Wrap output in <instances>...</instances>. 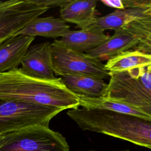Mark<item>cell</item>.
<instances>
[{
    "instance_id": "10",
    "label": "cell",
    "mask_w": 151,
    "mask_h": 151,
    "mask_svg": "<svg viewBox=\"0 0 151 151\" xmlns=\"http://www.w3.org/2000/svg\"><path fill=\"white\" fill-rule=\"evenodd\" d=\"M138 36L125 27L114 31L104 43L86 53L100 61L109 60L126 51L133 49L140 42Z\"/></svg>"
},
{
    "instance_id": "2",
    "label": "cell",
    "mask_w": 151,
    "mask_h": 151,
    "mask_svg": "<svg viewBox=\"0 0 151 151\" xmlns=\"http://www.w3.org/2000/svg\"><path fill=\"white\" fill-rule=\"evenodd\" d=\"M67 114L83 130L110 136L151 150V120L85 108L70 109Z\"/></svg>"
},
{
    "instance_id": "9",
    "label": "cell",
    "mask_w": 151,
    "mask_h": 151,
    "mask_svg": "<svg viewBox=\"0 0 151 151\" xmlns=\"http://www.w3.org/2000/svg\"><path fill=\"white\" fill-rule=\"evenodd\" d=\"M151 17V6L116 9L106 15L97 17L85 29L104 32L106 30L114 31L129 24Z\"/></svg>"
},
{
    "instance_id": "18",
    "label": "cell",
    "mask_w": 151,
    "mask_h": 151,
    "mask_svg": "<svg viewBox=\"0 0 151 151\" xmlns=\"http://www.w3.org/2000/svg\"><path fill=\"white\" fill-rule=\"evenodd\" d=\"M125 27L140 40L138 45L133 50L151 55V17L135 21Z\"/></svg>"
},
{
    "instance_id": "7",
    "label": "cell",
    "mask_w": 151,
    "mask_h": 151,
    "mask_svg": "<svg viewBox=\"0 0 151 151\" xmlns=\"http://www.w3.org/2000/svg\"><path fill=\"white\" fill-rule=\"evenodd\" d=\"M49 8L32 0L0 1V44L14 36Z\"/></svg>"
},
{
    "instance_id": "16",
    "label": "cell",
    "mask_w": 151,
    "mask_h": 151,
    "mask_svg": "<svg viewBox=\"0 0 151 151\" xmlns=\"http://www.w3.org/2000/svg\"><path fill=\"white\" fill-rule=\"evenodd\" d=\"M61 80L65 87L77 96L103 97L108 86L103 79L90 76H65Z\"/></svg>"
},
{
    "instance_id": "1",
    "label": "cell",
    "mask_w": 151,
    "mask_h": 151,
    "mask_svg": "<svg viewBox=\"0 0 151 151\" xmlns=\"http://www.w3.org/2000/svg\"><path fill=\"white\" fill-rule=\"evenodd\" d=\"M0 99L62 109L79 108L78 97L61 77L44 80L23 73L20 68L0 74Z\"/></svg>"
},
{
    "instance_id": "5",
    "label": "cell",
    "mask_w": 151,
    "mask_h": 151,
    "mask_svg": "<svg viewBox=\"0 0 151 151\" xmlns=\"http://www.w3.org/2000/svg\"><path fill=\"white\" fill-rule=\"evenodd\" d=\"M62 109L0 99V136L34 125L49 127Z\"/></svg>"
},
{
    "instance_id": "22",
    "label": "cell",
    "mask_w": 151,
    "mask_h": 151,
    "mask_svg": "<svg viewBox=\"0 0 151 151\" xmlns=\"http://www.w3.org/2000/svg\"><path fill=\"white\" fill-rule=\"evenodd\" d=\"M147 69L148 72H149V73H150V74L151 75V66H150V67H147Z\"/></svg>"
},
{
    "instance_id": "6",
    "label": "cell",
    "mask_w": 151,
    "mask_h": 151,
    "mask_svg": "<svg viewBox=\"0 0 151 151\" xmlns=\"http://www.w3.org/2000/svg\"><path fill=\"white\" fill-rule=\"evenodd\" d=\"M51 54L54 72L57 76H84L101 79L110 76L101 61L54 41L51 44Z\"/></svg>"
},
{
    "instance_id": "19",
    "label": "cell",
    "mask_w": 151,
    "mask_h": 151,
    "mask_svg": "<svg viewBox=\"0 0 151 151\" xmlns=\"http://www.w3.org/2000/svg\"><path fill=\"white\" fill-rule=\"evenodd\" d=\"M124 8H142L151 6V0H124Z\"/></svg>"
},
{
    "instance_id": "14",
    "label": "cell",
    "mask_w": 151,
    "mask_h": 151,
    "mask_svg": "<svg viewBox=\"0 0 151 151\" xmlns=\"http://www.w3.org/2000/svg\"><path fill=\"white\" fill-rule=\"evenodd\" d=\"M70 31V26L61 18L37 17L31 21L14 36L25 35L57 38L64 36Z\"/></svg>"
},
{
    "instance_id": "17",
    "label": "cell",
    "mask_w": 151,
    "mask_h": 151,
    "mask_svg": "<svg viewBox=\"0 0 151 151\" xmlns=\"http://www.w3.org/2000/svg\"><path fill=\"white\" fill-rule=\"evenodd\" d=\"M151 66V55L136 50H130L107 60L104 64L109 75L137 68Z\"/></svg>"
},
{
    "instance_id": "12",
    "label": "cell",
    "mask_w": 151,
    "mask_h": 151,
    "mask_svg": "<svg viewBox=\"0 0 151 151\" xmlns=\"http://www.w3.org/2000/svg\"><path fill=\"white\" fill-rule=\"evenodd\" d=\"M96 6L97 1L94 0H68L60 7V18L65 22L76 24L80 29H84L97 18Z\"/></svg>"
},
{
    "instance_id": "8",
    "label": "cell",
    "mask_w": 151,
    "mask_h": 151,
    "mask_svg": "<svg viewBox=\"0 0 151 151\" xmlns=\"http://www.w3.org/2000/svg\"><path fill=\"white\" fill-rule=\"evenodd\" d=\"M20 70L23 73L35 78L44 80L55 78L51 44L45 42L30 47L22 61Z\"/></svg>"
},
{
    "instance_id": "21",
    "label": "cell",
    "mask_w": 151,
    "mask_h": 151,
    "mask_svg": "<svg viewBox=\"0 0 151 151\" xmlns=\"http://www.w3.org/2000/svg\"><path fill=\"white\" fill-rule=\"evenodd\" d=\"M101 2L106 6L116 8L117 9H125L123 4V1L122 0H101Z\"/></svg>"
},
{
    "instance_id": "20",
    "label": "cell",
    "mask_w": 151,
    "mask_h": 151,
    "mask_svg": "<svg viewBox=\"0 0 151 151\" xmlns=\"http://www.w3.org/2000/svg\"><path fill=\"white\" fill-rule=\"evenodd\" d=\"M33 2L38 5H43L48 8H51L54 6H60L65 4L68 0H32Z\"/></svg>"
},
{
    "instance_id": "11",
    "label": "cell",
    "mask_w": 151,
    "mask_h": 151,
    "mask_svg": "<svg viewBox=\"0 0 151 151\" xmlns=\"http://www.w3.org/2000/svg\"><path fill=\"white\" fill-rule=\"evenodd\" d=\"M34 39V37L19 35L0 44V74L18 68Z\"/></svg>"
},
{
    "instance_id": "13",
    "label": "cell",
    "mask_w": 151,
    "mask_h": 151,
    "mask_svg": "<svg viewBox=\"0 0 151 151\" xmlns=\"http://www.w3.org/2000/svg\"><path fill=\"white\" fill-rule=\"evenodd\" d=\"M110 36L104 32L84 29L78 31L70 30L60 40L54 41L57 44L83 52L93 50L107 41Z\"/></svg>"
},
{
    "instance_id": "3",
    "label": "cell",
    "mask_w": 151,
    "mask_h": 151,
    "mask_svg": "<svg viewBox=\"0 0 151 151\" xmlns=\"http://www.w3.org/2000/svg\"><path fill=\"white\" fill-rule=\"evenodd\" d=\"M105 96L125 102L151 116V75L137 68L110 75Z\"/></svg>"
},
{
    "instance_id": "4",
    "label": "cell",
    "mask_w": 151,
    "mask_h": 151,
    "mask_svg": "<svg viewBox=\"0 0 151 151\" xmlns=\"http://www.w3.org/2000/svg\"><path fill=\"white\" fill-rule=\"evenodd\" d=\"M0 151H70L65 138L48 126L34 125L0 136Z\"/></svg>"
},
{
    "instance_id": "23",
    "label": "cell",
    "mask_w": 151,
    "mask_h": 151,
    "mask_svg": "<svg viewBox=\"0 0 151 151\" xmlns=\"http://www.w3.org/2000/svg\"><path fill=\"white\" fill-rule=\"evenodd\" d=\"M119 151H130V150H119Z\"/></svg>"
},
{
    "instance_id": "15",
    "label": "cell",
    "mask_w": 151,
    "mask_h": 151,
    "mask_svg": "<svg viewBox=\"0 0 151 151\" xmlns=\"http://www.w3.org/2000/svg\"><path fill=\"white\" fill-rule=\"evenodd\" d=\"M77 97L79 99L80 106L82 108L110 111L151 120V116L140 109L114 98L107 96L87 97L77 96Z\"/></svg>"
},
{
    "instance_id": "24",
    "label": "cell",
    "mask_w": 151,
    "mask_h": 151,
    "mask_svg": "<svg viewBox=\"0 0 151 151\" xmlns=\"http://www.w3.org/2000/svg\"><path fill=\"white\" fill-rule=\"evenodd\" d=\"M87 151H94V150H87Z\"/></svg>"
}]
</instances>
